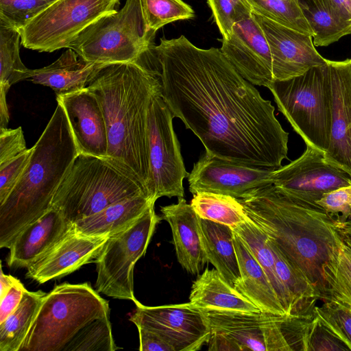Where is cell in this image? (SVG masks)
Wrapping results in <instances>:
<instances>
[{"instance_id":"6da1fadb","label":"cell","mask_w":351,"mask_h":351,"mask_svg":"<svg viewBox=\"0 0 351 351\" xmlns=\"http://www.w3.org/2000/svg\"><path fill=\"white\" fill-rule=\"evenodd\" d=\"M159 80L162 95L206 153L247 165L278 169L289 133L265 99L220 49H202L185 36L160 38L135 61Z\"/></svg>"},{"instance_id":"7a4b0ae2","label":"cell","mask_w":351,"mask_h":351,"mask_svg":"<svg viewBox=\"0 0 351 351\" xmlns=\"http://www.w3.org/2000/svg\"><path fill=\"white\" fill-rule=\"evenodd\" d=\"M159 86L154 73L131 62L103 66L86 87L103 110L108 134L106 159L138 182L148 197L152 178L147 114L152 95Z\"/></svg>"},{"instance_id":"3957f363","label":"cell","mask_w":351,"mask_h":351,"mask_svg":"<svg viewBox=\"0 0 351 351\" xmlns=\"http://www.w3.org/2000/svg\"><path fill=\"white\" fill-rule=\"evenodd\" d=\"M238 200L247 217L322 296V268L337 254L341 241L338 226L325 210L315 202L282 193L272 184L255 189Z\"/></svg>"},{"instance_id":"277c9868","label":"cell","mask_w":351,"mask_h":351,"mask_svg":"<svg viewBox=\"0 0 351 351\" xmlns=\"http://www.w3.org/2000/svg\"><path fill=\"white\" fill-rule=\"evenodd\" d=\"M79 154L64 108L58 102L19 180L0 204L1 248H9L21 230L51 208L60 184Z\"/></svg>"},{"instance_id":"5b68a950","label":"cell","mask_w":351,"mask_h":351,"mask_svg":"<svg viewBox=\"0 0 351 351\" xmlns=\"http://www.w3.org/2000/svg\"><path fill=\"white\" fill-rule=\"evenodd\" d=\"M143 194L147 195L138 182L106 158L80 153L60 184L51 208L72 226L114 203Z\"/></svg>"},{"instance_id":"8992f818","label":"cell","mask_w":351,"mask_h":351,"mask_svg":"<svg viewBox=\"0 0 351 351\" xmlns=\"http://www.w3.org/2000/svg\"><path fill=\"white\" fill-rule=\"evenodd\" d=\"M89 282L58 285L42 303L19 351H63L90 322L110 317V307Z\"/></svg>"},{"instance_id":"52a82bcc","label":"cell","mask_w":351,"mask_h":351,"mask_svg":"<svg viewBox=\"0 0 351 351\" xmlns=\"http://www.w3.org/2000/svg\"><path fill=\"white\" fill-rule=\"evenodd\" d=\"M268 88L278 110L306 145L326 152L330 138L332 91L326 64L303 74L275 81Z\"/></svg>"},{"instance_id":"ba28073f","label":"cell","mask_w":351,"mask_h":351,"mask_svg":"<svg viewBox=\"0 0 351 351\" xmlns=\"http://www.w3.org/2000/svg\"><path fill=\"white\" fill-rule=\"evenodd\" d=\"M202 310L211 330L208 350L288 351L301 346L300 317L263 311Z\"/></svg>"},{"instance_id":"9c48e42d","label":"cell","mask_w":351,"mask_h":351,"mask_svg":"<svg viewBox=\"0 0 351 351\" xmlns=\"http://www.w3.org/2000/svg\"><path fill=\"white\" fill-rule=\"evenodd\" d=\"M156 33L147 25L141 0H125L119 10L84 29L69 48L93 63L131 62L153 43Z\"/></svg>"},{"instance_id":"30bf717a","label":"cell","mask_w":351,"mask_h":351,"mask_svg":"<svg viewBox=\"0 0 351 351\" xmlns=\"http://www.w3.org/2000/svg\"><path fill=\"white\" fill-rule=\"evenodd\" d=\"M162 219L154 204L134 223L110 236L95 260V290L116 299L137 301L134 294V268L146 252L157 224Z\"/></svg>"},{"instance_id":"8fae6325","label":"cell","mask_w":351,"mask_h":351,"mask_svg":"<svg viewBox=\"0 0 351 351\" xmlns=\"http://www.w3.org/2000/svg\"><path fill=\"white\" fill-rule=\"evenodd\" d=\"M121 0H56L18 29L29 49L53 52L69 48L97 19L117 12Z\"/></svg>"},{"instance_id":"7c38bea8","label":"cell","mask_w":351,"mask_h":351,"mask_svg":"<svg viewBox=\"0 0 351 351\" xmlns=\"http://www.w3.org/2000/svg\"><path fill=\"white\" fill-rule=\"evenodd\" d=\"M172 112L165 102L160 85L153 93L147 114L149 157L151 171L149 199L163 196L184 197L183 180L189 176L173 127Z\"/></svg>"},{"instance_id":"4fadbf2b","label":"cell","mask_w":351,"mask_h":351,"mask_svg":"<svg viewBox=\"0 0 351 351\" xmlns=\"http://www.w3.org/2000/svg\"><path fill=\"white\" fill-rule=\"evenodd\" d=\"M135 304L130 321L160 335L174 351H197L208 343L211 332L208 320L202 308L189 302L149 306L137 300Z\"/></svg>"},{"instance_id":"5bb4252c","label":"cell","mask_w":351,"mask_h":351,"mask_svg":"<svg viewBox=\"0 0 351 351\" xmlns=\"http://www.w3.org/2000/svg\"><path fill=\"white\" fill-rule=\"evenodd\" d=\"M272 184L289 196L315 202L324 194L351 184V174L328 162L325 152L306 145L303 154L274 170Z\"/></svg>"},{"instance_id":"9a60e30c","label":"cell","mask_w":351,"mask_h":351,"mask_svg":"<svg viewBox=\"0 0 351 351\" xmlns=\"http://www.w3.org/2000/svg\"><path fill=\"white\" fill-rule=\"evenodd\" d=\"M276 169L247 165L224 160L206 152L189 174L190 192H210L243 197L251 191L271 184V174Z\"/></svg>"},{"instance_id":"2e32d148","label":"cell","mask_w":351,"mask_h":351,"mask_svg":"<svg viewBox=\"0 0 351 351\" xmlns=\"http://www.w3.org/2000/svg\"><path fill=\"white\" fill-rule=\"evenodd\" d=\"M221 51L237 71L253 85L268 86L274 82L271 51L254 14L238 22Z\"/></svg>"},{"instance_id":"e0dca14e","label":"cell","mask_w":351,"mask_h":351,"mask_svg":"<svg viewBox=\"0 0 351 351\" xmlns=\"http://www.w3.org/2000/svg\"><path fill=\"white\" fill-rule=\"evenodd\" d=\"M254 14L269 45L274 82L300 75L311 68L326 64L327 60L315 49L311 36Z\"/></svg>"},{"instance_id":"ac0fdd59","label":"cell","mask_w":351,"mask_h":351,"mask_svg":"<svg viewBox=\"0 0 351 351\" xmlns=\"http://www.w3.org/2000/svg\"><path fill=\"white\" fill-rule=\"evenodd\" d=\"M109 237L88 236L71 228L27 267L26 277L43 284L69 275L96 259Z\"/></svg>"},{"instance_id":"d6986e66","label":"cell","mask_w":351,"mask_h":351,"mask_svg":"<svg viewBox=\"0 0 351 351\" xmlns=\"http://www.w3.org/2000/svg\"><path fill=\"white\" fill-rule=\"evenodd\" d=\"M332 91L330 144L326 160L351 174V59L328 60Z\"/></svg>"},{"instance_id":"ffe728a7","label":"cell","mask_w":351,"mask_h":351,"mask_svg":"<svg viewBox=\"0 0 351 351\" xmlns=\"http://www.w3.org/2000/svg\"><path fill=\"white\" fill-rule=\"evenodd\" d=\"M57 101L64 108L80 153L106 158V120L95 95L85 88L57 96Z\"/></svg>"},{"instance_id":"44dd1931","label":"cell","mask_w":351,"mask_h":351,"mask_svg":"<svg viewBox=\"0 0 351 351\" xmlns=\"http://www.w3.org/2000/svg\"><path fill=\"white\" fill-rule=\"evenodd\" d=\"M176 204L162 206V219L169 224L177 259L192 275H199L208 263L202 237L199 217L184 197Z\"/></svg>"},{"instance_id":"7402d4cb","label":"cell","mask_w":351,"mask_h":351,"mask_svg":"<svg viewBox=\"0 0 351 351\" xmlns=\"http://www.w3.org/2000/svg\"><path fill=\"white\" fill-rule=\"evenodd\" d=\"M72 228L62 214L51 208L15 237L9 247L10 267L27 268L47 252Z\"/></svg>"},{"instance_id":"603a6c76","label":"cell","mask_w":351,"mask_h":351,"mask_svg":"<svg viewBox=\"0 0 351 351\" xmlns=\"http://www.w3.org/2000/svg\"><path fill=\"white\" fill-rule=\"evenodd\" d=\"M104 65L88 62L73 49L67 48L49 65L29 69L27 80L51 88L57 96L63 95L85 88Z\"/></svg>"},{"instance_id":"cb8c5ba5","label":"cell","mask_w":351,"mask_h":351,"mask_svg":"<svg viewBox=\"0 0 351 351\" xmlns=\"http://www.w3.org/2000/svg\"><path fill=\"white\" fill-rule=\"evenodd\" d=\"M189 302L202 309L245 313L261 311L228 283L215 268L206 269L193 282Z\"/></svg>"},{"instance_id":"d4e9b609","label":"cell","mask_w":351,"mask_h":351,"mask_svg":"<svg viewBox=\"0 0 351 351\" xmlns=\"http://www.w3.org/2000/svg\"><path fill=\"white\" fill-rule=\"evenodd\" d=\"M234 247L241 279L234 288L263 312L288 315L265 271L245 244L234 232Z\"/></svg>"},{"instance_id":"484cf974","label":"cell","mask_w":351,"mask_h":351,"mask_svg":"<svg viewBox=\"0 0 351 351\" xmlns=\"http://www.w3.org/2000/svg\"><path fill=\"white\" fill-rule=\"evenodd\" d=\"M154 204L145 194L131 197L76 221L72 229L88 236H111L132 225Z\"/></svg>"},{"instance_id":"4316f807","label":"cell","mask_w":351,"mask_h":351,"mask_svg":"<svg viewBox=\"0 0 351 351\" xmlns=\"http://www.w3.org/2000/svg\"><path fill=\"white\" fill-rule=\"evenodd\" d=\"M204 249L208 261L222 278L235 287L241 280L234 231L226 225L199 217Z\"/></svg>"},{"instance_id":"83f0119b","label":"cell","mask_w":351,"mask_h":351,"mask_svg":"<svg viewBox=\"0 0 351 351\" xmlns=\"http://www.w3.org/2000/svg\"><path fill=\"white\" fill-rule=\"evenodd\" d=\"M232 230L265 271L286 314L295 316L292 299L277 274L274 253L267 235L248 217Z\"/></svg>"},{"instance_id":"f1b7e54d","label":"cell","mask_w":351,"mask_h":351,"mask_svg":"<svg viewBox=\"0 0 351 351\" xmlns=\"http://www.w3.org/2000/svg\"><path fill=\"white\" fill-rule=\"evenodd\" d=\"M313 32L315 46H328L351 34V26L336 14L328 0H297Z\"/></svg>"},{"instance_id":"f546056e","label":"cell","mask_w":351,"mask_h":351,"mask_svg":"<svg viewBox=\"0 0 351 351\" xmlns=\"http://www.w3.org/2000/svg\"><path fill=\"white\" fill-rule=\"evenodd\" d=\"M46 293L26 290L17 308L0 324V351H19Z\"/></svg>"},{"instance_id":"4dcf8cb0","label":"cell","mask_w":351,"mask_h":351,"mask_svg":"<svg viewBox=\"0 0 351 351\" xmlns=\"http://www.w3.org/2000/svg\"><path fill=\"white\" fill-rule=\"evenodd\" d=\"M190 204L200 218L228 226L232 229L247 218L238 199L230 195L199 192L193 195Z\"/></svg>"},{"instance_id":"1f68e13d","label":"cell","mask_w":351,"mask_h":351,"mask_svg":"<svg viewBox=\"0 0 351 351\" xmlns=\"http://www.w3.org/2000/svg\"><path fill=\"white\" fill-rule=\"evenodd\" d=\"M322 272V296L351 311V256L342 239L337 254L324 265Z\"/></svg>"},{"instance_id":"d6a6232c","label":"cell","mask_w":351,"mask_h":351,"mask_svg":"<svg viewBox=\"0 0 351 351\" xmlns=\"http://www.w3.org/2000/svg\"><path fill=\"white\" fill-rule=\"evenodd\" d=\"M20 43L16 29L0 24V97H6L12 85L27 79L29 69L21 59Z\"/></svg>"},{"instance_id":"836d02e7","label":"cell","mask_w":351,"mask_h":351,"mask_svg":"<svg viewBox=\"0 0 351 351\" xmlns=\"http://www.w3.org/2000/svg\"><path fill=\"white\" fill-rule=\"evenodd\" d=\"M252 12L282 25L313 36L297 0H247Z\"/></svg>"},{"instance_id":"e575fe53","label":"cell","mask_w":351,"mask_h":351,"mask_svg":"<svg viewBox=\"0 0 351 351\" xmlns=\"http://www.w3.org/2000/svg\"><path fill=\"white\" fill-rule=\"evenodd\" d=\"M117 348L112 333L110 317L96 319L83 327L63 351H114Z\"/></svg>"},{"instance_id":"d590c367","label":"cell","mask_w":351,"mask_h":351,"mask_svg":"<svg viewBox=\"0 0 351 351\" xmlns=\"http://www.w3.org/2000/svg\"><path fill=\"white\" fill-rule=\"evenodd\" d=\"M148 27L156 32L165 25L194 18L193 9L183 0H141Z\"/></svg>"},{"instance_id":"8d00e7d4","label":"cell","mask_w":351,"mask_h":351,"mask_svg":"<svg viewBox=\"0 0 351 351\" xmlns=\"http://www.w3.org/2000/svg\"><path fill=\"white\" fill-rule=\"evenodd\" d=\"M321 325L351 350V311L330 301L314 308Z\"/></svg>"},{"instance_id":"74e56055","label":"cell","mask_w":351,"mask_h":351,"mask_svg":"<svg viewBox=\"0 0 351 351\" xmlns=\"http://www.w3.org/2000/svg\"><path fill=\"white\" fill-rule=\"evenodd\" d=\"M207 3L223 39H228L234 25L252 14L247 0H207Z\"/></svg>"},{"instance_id":"f35d334b","label":"cell","mask_w":351,"mask_h":351,"mask_svg":"<svg viewBox=\"0 0 351 351\" xmlns=\"http://www.w3.org/2000/svg\"><path fill=\"white\" fill-rule=\"evenodd\" d=\"M56 0H0V24L16 29Z\"/></svg>"},{"instance_id":"ab89813d","label":"cell","mask_w":351,"mask_h":351,"mask_svg":"<svg viewBox=\"0 0 351 351\" xmlns=\"http://www.w3.org/2000/svg\"><path fill=\"white\" fill-rule=\"evenodd\" d=\"M316 203L337 226L351 221V184L324 194Z\"/></svg>"},{"instance_id":"60d3db41","label":"cell","mask_w":351,"mask_h":351,"mask_svg":"<svg viewBox=\"0 0 351 351\" xmlns=\"http://www.w3.org/2000/svg\"><path fill=\"white\" fill-rule=\"evenodd\" d=\"M301 346L304 350H349L341 341L326 330L315 317L305 328L303 326Z\"/></svg>"},{"instance_id":"b9f144b4","label":"cell","mask_w":351,"mask_h":351,"mask_svg":"<svg viewBox=\"0 0 351 351\" xmlns=\"http://www.w3.org/2000/svg\"><path fill=\"white\" fill-rule=\"evenodd\" d=\"M32 153V147L0 167V204L8 197L19 180L29 161Z\"/></svg>"},{"instance_id":"7bdbcfd3","label":"cell","mask_w":351,"mask_h":351,"mask_svg":"<svg viewBox=\"0 0 351 351\" xmlns=\"http://www.w3.org/2000/svg\"><path fill=\"white\" fill-rule=\"evenodd\" d=\"M28 149L21 127L0 128V167L25 152Z\"/></svg>"},{"instance_id":"ee69618b","label":"cell","mask_w":351,"mask_h":351,"mask_svg":"<svg viewBox=\"0 0 351 351\" xmlns=\"http://www.w3.org/2000/svg\"><path fill=\"white\" fill-rule=\"evenodd\" d=\"M26 290L21 282L18 280L6 294L1 298L0 324L17 308Z\"/></svg>"},{"instance_id":"f6af8a7d","label":"cell","mask_w":351,"mask_h":351,"mask_svg":"<svg viewBox=\"0 0 351 351\" xmlns=\"http://www.w3.org/2000/svg\"><path fill=\"white\" fill-rule=\"evenodd\" d=\"M137 328L139 334V350L174 351L173 348L156 332L141 327Z\"/></svg>"},{"instance_id":"bcb514c9","label":"cell","mask_w":351,"mask_h":351,"mask_svg":"<svg viewBox=\"0 0 351 351\" xmlns=\"http://www.w3.org/2000/svg\"><path fill=\"white\" fill-rule=\"evenodd\" d=\"M338 17L351 26V0H328Z\"/></svg>"},{"instance_id":"7dc6e473","label":"cell","mask_w":351,"mask_h":351,"mask_svg":"<svg viewBox=\"0 0 351 351\" xmlns=\"http://www.w3.org/2000/svg\"><path fill=\"white\" fill-rule=\"evenodd\" d=\"M19 279L11 275L4 274L1 269L0 274V298H3L11 287L17 282Z\"/></svg>"},{"instance_id":"c3c4849f","label":"cell","mask_w":351,"mask_h":351,"mask_svg":"<svg viewBox=\"0 0 351 351\" xmlns=\"http://www.w3.org/2000/svg\"><path fill=\"white\" fill-rule=\"evenodd\" d=\"M340 237L351 256V223H344L339 227Z\"/></svg>"},{"instance_id":"681fc988","label":"cell","mask_w":351,"mask_h":351,"mask_svg":"<svg viewBox=\"0 0 351 351\" xmlns=\"http://www.w3.org/2000/svg\"><path fill=\"white\" fill-rule=\"evenodd\" d=\"M348 223H351V221H350V222H348ZM343 224H344V223H343Z\"/></svg>"}]
</instances>
